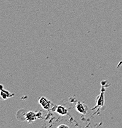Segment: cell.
Returning a JSON list of instances; mask_svg holds the SVG:
<instances>
[{
    "mask_svg": "<svg viewBox=\"0 0 122 128\" xmlns=\"http://www.w3.org/2000/svg\"><path fill=\"white\" fill-rule=\"evenodd\" d=\"M68 128L69 126H67V125H65V124H61V125H60V126H58V128Z\"/></svg>",
    "mask_w": 122,
    "mask_h": 128,
    "instance_id": "7",
    "label": "cell"
},
{
    "mask_svg": "<svg viewBox=\"0 0 122 128\" xmlns=\"http://www.w3.org/2000/svg\"><path fill=\"white\" fill-rule=\"evenodd\" d=\"M56 112L58 113V114H60V115L61 116L66 115V114H67V109H66L65 107H64L63 106H61V105H60V106H57Z\"/></svg>",
    "mask_w": 122,
    "mask_h": 128,
    "instance_id": "4",
    "label": "cell"
},
{
    "mask_svg": "<svg viewBox=\"0 0 122 128\" xmlns=\"http://www.w3.org/2000/svg\"><path fill=\"white\" fill-rule=\"evenodd\" d=\"M75 108H76L77 111L81 114H85L86 112H87V106L82 103H78L75 106Z\"/></svg>",
    "mask_w": 122,
    "mask_h": 128,
    "instance_id": "3",
    "label": "cell"
},
{
    "mask_svg": "<svg viewBox=\"0 0 122 128\" xmlns=\"http://www.w3.org/2000/svg\"><path fill=\"white\" fill-rule=\"evenodd\" d=\"M104 105V93H101L100 96V98L98 100V105L101 106Z\"/></svg>",
    "mask_w": 122,
    "mask_h": 128,
    "instance_id": "6",
    "label": "cell"
},
{
    "mask_svg": "<svg viewBox=\"0 0 122 128\" xmlns=\"http://www.w3.org/2000/svg\"><path fill=\"white\" fill-rule=\"evenodd\" d=\"M39 103L45 110H49L50 108V102L46 97H41L39 100Z\"/></svg>",
    "mask_w": 122,
    "mask_h": 128,
    "instance_id": "1",
    "label": "cell"
},
{
    "mask_svg": "<svg viewBox=\"0 0 122 128\" xmlns=\"http://www.w3.org/2000/svg\"><path fill=\"white\" fill-rule=\"evenodd\" d=\"M1 96L3 99L6 100L7 98H9V97H11L10 95V93H9V92H7V90H4L2 89H1Z\"/></svg>",
    "mask_w": 122,
    "mask_h": 128,
    "instance_id": "5",
    "label": "cell"
},
{
    "mask_svg": "<svg viewBox=\"0 0 122 128\" xmlns=\"http://www.w3.org/2000/svg\"><path fill=\"white\" fill-rule=\"evenodd\" d=\"M36 118H37L36 113H34L33 112H28L25 114V120L29 123H31L33 121H34L36 120Z\"/></svg>",
    "mask_w": 122,
    "mask_h": 128,
    "instance_id": "2",
    "label": "cell"
}]
</instances>
